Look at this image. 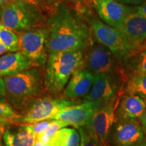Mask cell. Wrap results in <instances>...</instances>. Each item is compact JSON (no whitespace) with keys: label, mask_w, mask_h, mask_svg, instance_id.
Wrapping results in <instances>:
<instances>
[{"label":"cell","mask_w":146,"mask_h":146,"mask_svg":"<svg viewBox=\"0 0 146 146\" xmlns=\"http://www.w3.org/2000/svg\"><path fill=\"white\" fill-rule=\"evenodd\" d=\"M47 52L85 50L94 41L91 29L81 16L64 5L47 23Z\"/></svg>","instance_id":"1"},{"label":"cell","mask_w":146,"mask_h":146,"mask_svg":"<svg viewBox=\"0 0 146 146\" xmlns=\"http://www.w3.org/2000/svg\"><path fill=\"white\" fill-rule=\"evenodd\" d=\"M3 78L6 100L19 113L47 93L44 87V70L41 67H33Z\"/></svg>","instance_id":"2"},{"label":"cell","mask_w":146,"mask_h":146,"mask_svg":"<svg viewBox=\"0 0 146 146\" xmlns=\"http://www.w3.org/2000/svg\"><path fill=\"white\" fill-rule=\"evenodd\" d=\"M85 50L49 53L44 69V87L47 94L62 96L74 72L83 65Z\"/></svg>","instance_id":"3"},{"label":"cell","mask_w":146,"mask_h":146,"mask_svg":"<svg viewBox=\"0 0 146 146\" xmlns=\"http://www.w3.org/2000/svg\"><path fill=\"white\" fill-rule=\"evenodd\" d=\"M84 16L94 39L106 47L122 63H125L137 52L136 49L118 29L108 25L90 12L85 11Z\"/></svg>","instance_id":"4"},{"label":"cell","mask_w":146,"mask_h":146,"mask_svg":"<svg viewBox=\"0 0 146 146\" xmlns=\"http://www.w3.org/2000/svg\"><path fill=\"white\" fill-rule=\"evenodd\" d=\"M41 14L29 0H10L1 8V25L17 33L40 26Z\"/></svg>","instance_id":"5"},{"label":"cell","mask_w":146,"mask_h":146,"mask_svg":"<svg viewBox=\"0 0 146 146\" xmlns=\"http://www.w3.org/2000/svg\"><path fill=\"white\" fill-rule=\"evenodd\" d=\"M81 100H71L62 96L50 94L42 95L20 112L18 118L12 121L16 124H33L41 120L54 119L60 111L65 108L75 105Z\"/></svg>","instance_id":"6"},{"label":"cell","mask_w":146,"mask_h":146,"mask_svg":"<svg viewBox=\"0 0 146 146\" xmlns=\"http://www.w3.org/2000/svg\"><path fill=\"white\" fill-rule=\"evenodd\" d=\"M83 68L94 75L106 73H125L123 64L106 47L94 39L85 49Z\"/></svg>","instance_id":"7"},{"label":"cell","mask_w":146,"mask_h":146,"mask_svg":"<svg viewBox=\"0 0 146 146\" xmlns=\"http://www.w3.org/2000/svg\"><path fill=\"white\" fill-rule=\"evenodd\" d=\"M18 35L20 52L32 61L36 67H45L49 54L46 47V27L40 25Z\"/></svg>","instance_id":"8"},{"label":"cell","mask_w":146,"mask_h":146,"mask_svg":"<svg viewBox=\"0 0 146 146\" xmlns=\"http://www.w3.org/2000/svg\"><path fill=\"white\" fill-rule=\"evenodd\" d=\"M122 96L102 102L94 113L89 125L85 127L102 146H108V136L116 120V110Z\"/></svg>","instance_id":"9"},{"label":"cell","mask_w":146,"mask_h":146,"mask_svg":"<svg viewBox=\"0 0 146 146\" xmlns=\"http://www.w3.org/2000/svg\"><path fill=\"white\" fill-rule=\"evenodd\" d=\"M127 80L125 73H106L95 75V81L90 91L81 101H102L113 99L124 94Z\"/></svg>","instance_id":"10"},{"label":"cell","mask_w":146,"mask_h":146,"mask_svg":"<svg viewBox=\"0 0 146 146\" xmlns=\"http://www.w3.org/2000/svg\"><path fill=\"white\" fill-rule=\"evenodd\" d=\"M146 141L139 120H116L110 132L108 146H133Z\"/></svg>","instance_id":"11"},{"label":"cell","mask_w":146,"mask_h":146,"mask_svg":"<svg viewBox=\"0 0 146 146\" xmlns=\"http://www.w3.org/2000/svg\"><path fill=\"white\" fill-rule=\"evenodd\" d=\"M103 102L81 101L75 105L65 108L60 111L54 120H62L69 126L78 129L87 127L97 109Z\"/></svg>","instance_id":"12"},{"label":"cell","mask_w":146,"mask_h":146,"mask_svg":"<svg viewBox=\"0 0 146 146\" xmlns=\"http://www.w3.org/2000/svg\"><path fill=\"white\" fill-rule=\"evenodd\" d=\"M92 3L100 19L116 29L119 28L128 16L135 10V7L129 6L116 0H92Z\"/></svg>","instance_id":"13"},{"label":"cell","mask_w":146,"mask_h":146,"mask_svg":"<svg viewBox=\"0 0 146 146\" xmlns=\"http://www.w3.org/2000/svg\"><path fill=\"white\" fill-rule=\"evenodd\" d=\"M137 52L146 46V18L135 10L128 16L119 28Z\"/></svg>","instance_id":"14"},{"label":"cell","mask_w":146,"mask_h":146,"mask_svg":"<svg viewBox=\"0 0 146 146\" xmlns=\"http://www.w3.org/2000/svg\"><path fill=\"white\" fill-rule=\"evenodd\" d=\"M94 81V74L81 67L70 77L64 89L62 96L68 99L81 100L89 94Z\"/></svg>","instance_id":"15"},{"label":"cell","mask_w":146,"mask_h":146,"mask_svg":"<svg viewBox=\"0 0 146 146\" xmlns=\"http://www.w3.org/2000/svg\"><path fill=\"white\" fill-rule=\"evenodd\" d=\"M145 108V100L137 95L124 93L116 110V120H139Z\"/></svg>","instance_id":"16"},{"label":"cell","mask_w":146,"mask_h":146,"mask_svg":"<svg viewBox=\"0 0 146 146\" xmlns=\"http://www.w3.org/2000/svg\"><path fill=\"white\" fill-rule=\"evenodd\" d=\"M5 146H33L36 137L29 124L12 123L3 134Z\"/></svg>","instance_id":"17"},{"label":"cell","mask_w":146,"mask_h":146,"mask_svg":"<svg viewBox=\"0 0 146 146\" xmlns=\"http://www.w3.org/2000/svg\"><path fill=\"white\" fill-rule=\"evenodd\" d=\"M33 67H36L34 63L21 52L0 56V78L13 75Z\"/></svg>","instance_id":"18"},{"label":"cell","mask_w":146,"mask_h":146,"mask_svg":"<svg viewBox=\"0 0 146 146\" xmlns=\"http://www.w3.org/2000/svg\"><path fill=\"white\" fill-rule=\"evenodd\" d=\"M81 137L76 128L64 127L53 135L49 142L50 146H81Z\"/></svg>","instance_id":"19"},{"label":"cell","mask_w":146,"mask_h":146,"mask_svg":"<svg viewBox=\"0 0 146 146\" xmlns=\"http://www.w3.org/2000/svg\"><path fill=\"white\" fill-rule=\"evenodd\" d=\"M127 76L146 74V46L135 53L123 64Z\"/></svg>","instance_id":"20"},{"label":"cell","mask_w":146,"mask_h":146,"mask_svg":"<svg viewBox=\"0 0 146 146\" xmlns=\"http://www.w3.org/2000/svg\"><path fill=\"white\" fill-rule=\"evenodd\" d=\"M124 93L137 95L146 100V74L129 76L124 87Z\"/></svg>","instance_id":"21"},{"label":"cell","mask_w":146,"mask_h":146,"mask_svg":"<svg viewBox=\"0 0 146 146\" xmlns=\"http://www.w3.org/2000/svg\"><path fill=\"white\" fill-rule=\"evenodd\" d=\"M0 42L6 47L8 52H20L19 35L2 25L0 27Z\"/></svg>","instance_id":"22"},{"label":"cell","mask_w":146,"mask_h":146,"mask_svg":"<svg viewBox=\"0 0 146 146\" xmlns=\"http://www.w3.org/2000/svg\"><path fill=\"white\" fill-rule=\"evenodd\" d=\"M69 126L68 123L62 120H54L50 125L39 135L36 137V141H39L44 143H49L53 135L62 128Z\"/></svg>","instance_id":"23"},{"label":"cell","mask_w":146,"mask_h":146,"mask_svg":"<svg viewBox=\"0 0 146 146\" xmlns=\"http://www.w3.org/2000/svg\"><path fill=\"white\" fill-rule=\"evenodd\" d=\"M20 113L6 100H0V116L13 121L19 116Z\"/></svg>","instance_id":"24"},{"label":"cell","mask_w":146,"mask_h":146,"mask_svg":"<svg viewBox=\"0 0 146 146\" xmlns=\"http://www.w3.org/2000/svg\"><path fill=\"white\" fill-rule=\"evenodd\" d=\"M77 129L81 135L83 146H102L98 140L91 134L87 127H79Z\"/></svg>","instance_id":"25"},{"label":"cell","mask_w":146,"mask_h":146,"mask_svg":"<svg viewBox=\"0 0 146 146\" xmlns=\"http://www.w3.org/2000/svg\"><path fill=\"white\" fill-rule=\"evenodd\" d=\"M54 120V119L44 120H41V121L36 122V123L33 124H29V125H30L31 129L33 133H34L36 137L38 135H39L43 131H44Z\"/></svg>","instance_id":"26"},{"label":"cell","mask_w":146,"mask_h":146,"mask_svg":"<svg viewBox=\"0 0 146 146\" xmlns=\"http://www.w3.org/2000/svg\"><path fill=\"white\" fill-rule=\"evenodd\" d=\"M12 123V120L0 116V131H4L5 128Z\"/></svg>","instance_id":"27"},{"label":"cell","mask_w":146,"mask_h":146,"mask_svg":"<svg viewBox=\"0 0 146 146\" xmlns=\"http://www.w3.org/2000/svg\"><path fill=\"white\" fill-rule=\"evenodd\" d=\"M118 2L125 5H140L143 3L145 0H116Z\"/></svg>","instance_id":"28"},{"label":"cell","mask_w":146,"mask_h":146,"mask_svg":"<svg viewBox=\"0 0 146 146\" xmlns=\"http://www.w3.org/2000/svg\"><path fill=\"white\" fill-rule=\"evenodd\" d=\"M0 100H6L5 84L3 78H0Z\"/></svg>","instance_id":"29"},{"label":"cell","mask_w":146,"mask_h":146,"mask_svg":"<svg viewBox=\"0 0 146 146\" xmlns=\"http://www.w3.org/2000/svg\"><path fill=\"white\" fill-rule=\"evenodd\" d=\"M136 10L146 18V0L143 3L140 4L139 6L136 7Z\"/></svg>","instance_id":"30"},{"label":"cell","mask_w":146,"mask_h":146,"mask_svg":"<svg viewBox=\"0 0 146 146\" xmlns=\"http://www.w3.org/2000/svg\"><path fill=\"white\" fill-rule=\"evenodd\" d=\"M139 122L140 123H141L142 127H143L144 131H145L146 133V108L145 110H144L143 114H142L141 118H140Z\"/></svg>","instance_id":"31"},{"label":"cell","mask_w":146,"mask_h":146,"mask_svg":"<svg viewBox=\"0 0 146 146\" xmlns=\"http://www.w3.org/2000/svg\"><path fill=\"white\" fill-rule=\"evenodd\" d=\"M7 52H8V49L6 48V47H5L3 43H1V42H0V56H1V55H3L4 53Z\"/></svg>","instance_id":"32"},{"label":"cell","mask_w":146,"mask_h":146,"mask_svg":"<svg viewBox=\"0 0 146 146\" xmlns=\"http://www.w3.org/2000/svg\"><path fill=\"white\" fill-rule=\"evenodd\" d=\"M33 146H50L49 143H44L39 141H36Z\"/></svg>","instance_id":"33"},{"label":"cell","mask_w":146,"mask_h":146,"mask_svg":"<svg viewBox=\"0 0 146 146\" xmlns=\"http://www.w3.org/2000/svg\"><path fill=\"white\" fill-rule=\"evenodd\" d=\"M4 131H0V146H5L3 139V134Z\"/></svg>","instance_id":"34"},{"label":"cell","mask_w":146,"mask_h":146,"mask_svg":"<svg viewBox=\"0 0 146 146\" xmlns=\"http://www.w3.org/2000/svg\"><path fill=\"white\" fill-rule=\"evenodd\" d=\"M10 1V0H0V5H3Z\"/></svg>","instance_id":"35"},{"label":"cell","mask_w":146,"mask_h":146,"mask_svg":"<svg viewBox=\"0 0 146 146\" xmlns=\"http://www.w3.org/2000/svg\"><path fill=\"white\" fill-rule=\"evenodd\" d=\"M133 146H146V141L142 142V143H141L137 144V145H135Z\"/></svg>","instance_id":"36"},{"label":"cell","mask_w":146,"mask_h":146,"mask_svg":"<svg viewBox=\"0 0 146 146\" xmlns=\"http://www.w3.org/2000/svg\"><path fill=\"white\" fill-rule=\"evenodd\" d=\"M1 26V8H0V27Z\"/></svg>","instance_id":"37"},{"label":"cell","mask_w":146,"mask_h":146,"mask_svg":"<svg viewBox=\"0 0 146 146\" xmlns=\"http://www.w3.org/2000/svg\"><path fill=\"white\" fill-rule=\"evenodd\" d=\"M29 1H31V2L34 3H36L39 2V1H41V0H29Z\"/></svg>","instance_id":"38"},{"label":"cell","mask_w":146,"mask_h":146,"mask_svg":"<svg viewBox=\"0 0 146 146\" xmlns=\"http://www.w3.org/2000/svg\"><path fill=\"white\" fill-rule=\"evenodd\" d=\"M81 146H83V144H82V141L81 142Z\"/></svg>","instance_id":"39"}]
</instances>
